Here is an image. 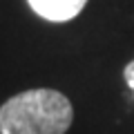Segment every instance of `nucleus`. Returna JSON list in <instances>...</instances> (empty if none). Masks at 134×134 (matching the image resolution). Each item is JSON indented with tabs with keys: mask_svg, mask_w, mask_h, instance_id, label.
<instances>
[{
	"mask_svg": "<svg viewBox=\"0 0 134 134\" xmlns=\"http://www.w3.org/2000/svg\"><path fill=\"white\" fill-rule=\"evenodd\" d=\"M40 18L49 23H67L76 18L87 5V0H27Z\"/></svg>",
	"mask_w": 134,
	"mask_h": 134,
	"instance_id": "obj_2",
	"label": "nucleus"
},
{
	"mask_svg": "<svg viewBox=\"0 0 134 134\" xmlns=\"http://www.w3.org/2000/svg\"><path fill=\"white\" fill-rule=\"evenodd\" d=\"M123 78H125V83H127V87L132 90V96H134V60H130L127 65H125Z\"/></svg>",
	"mask_w": 134,
	"mask_h": 134,
	"instance_id": "obj_3",
	"label": "nucleus"
},
{
	"mask_svg": "<svg viewBox=\"0 0 134 134\" xmlns=\"http://www.w3.org/2000/svg\"><path fill=\"white\" fill-rule=\"evenodd\" d=\"M72 121L69 98L47 87L25 90L0 105V134H65Z\"/></svg>",
	"mask_w": 134,
	"mask_h": 134,
	"instance_id": "obj_1",
	"label": "nucleus"
}]
</instances>
